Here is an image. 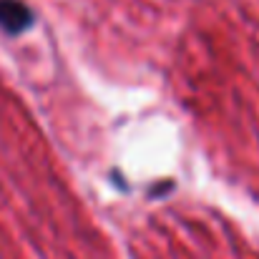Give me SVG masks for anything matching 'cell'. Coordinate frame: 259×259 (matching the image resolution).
<instances>
[{
  "label": "cell",
  "instance_id": "cell-1",
  "mask_svg": "<svg viewBox=\"0 0 259 259\" xmlns=\"http://www.w3.org/2000/svg\"><path fill=\"white\" fill-rule=\"evenodd\" d=\"M33 23H35V15L23 0H0V28L5 33L20 35Z\"/></svg>",
  "mask_w": 259,
  "mask_h": 259
}]
</instances>
